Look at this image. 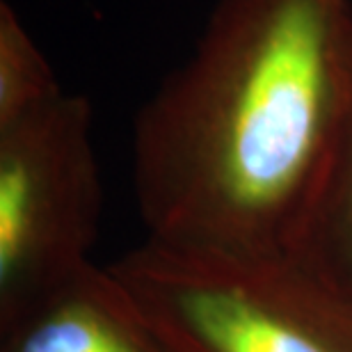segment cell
Listing matches in <instances>:
<instances>
[{"instance_id":"cell-2","label":"cell","mask_w":352,"mask_h":352,"mask_svg":"<svg viewBox=\"0 0 352 352\" xmlns=\"http://www.w3.org/2000/svg\"><path fill=\"white\" fill-rule=\"evenodd\" d=\"M108 267L163 352H352V300L295 254L146 238Z\"/></svg>"},{"instance_id":"cell-4","label":"cell","mask_w":352,"mask_h":352,"mask_svg":"<svg viewBox=\"0 0 352 352\" xmlns=\"http://www.w3.org/2000/svg\"><path fill=\"white\" fill-rule=\"evenodd\" d=\"M0 352H163L110 267L85 270L0 327Z\"/></svg>"},{"instance_id":"cell-3","label":"cell","mask_w":352,"mask_h":352,"mask_svg":"<svg viewBox=\"0 0 352 352\" xmlns=\"http://www.w3.org/2000/svg\"><path fill=\"white\" fill-rule=\"evenodd\" d=\"M101 215L87 96L65 91L0 129V327L91 265Z\"/></svg>"},{"instance_id":"cell-1","label":"cell","mask_w":352,"mask_h":352,"mask_svg":"<svg viewBox=\"0 0 352 352\" xmlns=\"http://www.w3.org/2000/svg\"><path fill=\"white\" fill-rule=\"evenodd\" d=\"M352 91L348 0H215L133 124L146 238L295 254Z\"/></svg>"},{"instance_id":"cell-5","label":"cell","mask_w":352,"mask_h":352,"mask_svg":"<svg viewBox=\"0 0 352 352\" xmlns=\"http://www.w3.org/2000/svg\"><path fill=\"white\" fill-rule=\"evenodd\" d=\"M295 256L352 300V91L332 165Z\"/></svg>"},{"instance_id":"cell-6","label":"cell","mask_w":352,"mask_h":352,"mask_svg":"<svg viewBox=\"0 0 352 352\" xmlns=\"http://www.w3.org/2000/svg\"><path fill=\"white\" fill-rule=\"evenodd\" d=\"M65 94L51 62L21 21L19 12L0 3V129L44 108Z\"/></svg>"}]
</instances>
